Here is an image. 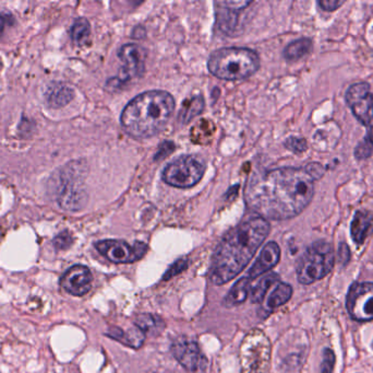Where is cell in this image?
I'll list each match as a JSON object with an SVG mask.
<instances>
[{
  "label": "cell",
  "mask_w": 373,
  "mask_h": 373,
  "mask_svg": "<svg viewBox=\"0 0 373 373\" xmlns=\"http://www.w3.org/2000/svg\"><path fill=\"white\" fill-rule=\"evenodd\" d=\"M315 180L305 168H278L255 173L246 188L250 208L264 219L286 220L307 208L315 195Z\"/></svg>",
  "instance_id": "1"
},
{
  "label": "cell",
  "mask_w": 373,
  "mask_h": 373,
  "mask_svg": "<svg viewBox=\"0 0 373 373\" xmlns=\"http://www.w3.org/2000/svg\"><path fill=\"white\" fill-rule=\"evenodd\" d=\"M270 224L262 217L242 221L219 244L213 255L209 278L216 286L226 284L241 273L270 234Z\"/></svg>",
  "instance_id": "2"
},
{
  "label": "cell",
  "mask_w": 373,
  "mask_h": 373,
  "mask_svg": "<svg viewBox=\"0 0 373 373\" xmlns=\"http://www.w3.org/2000/svg\"><path fill=\"white\" fill-rule=\"evenodd\" d=\"M175 109L172 94L161 90L143 92L121 113L122 130L134 139H147L164 130Z\"/></svg>",
  "instance_id": "3"
},
{
  "label": "cell",
  "mask_w": 373,
  "mask_h": 373,
  "mask_svg": "<svg viewBox=\"0 0 373 373\" xmlns=\"http://www.w3.org/2000/svg\"><path fill=\"white\" fill-rule=\"evenodd\" d=\"M207 67L211 74L223 80H242L253 76L260 67L259 55L246 47H225L209 57Z\"/></svg>",
  "instance_id": "4"
},
{
  "label": "cell",
  "mask_w": 373,
  "mask_h": 373,
  "mask_svg": "<svg viewBox=\"0 0 373 373\" xmlns=\"http://www.w3.org/2000/svg\"><path fill=\"white\" fill-rule=\"evenodd\" d=\"M335 264V253L333 245L319 240L305 250L297 263L298 282L303 284H311L319 282L330 274Z\"/></svg>",
  "instance_id": "5"
},
{
  "label": "cell",
  "mask_w": 373,
  "mask_h": 373,
  "mask_svg": "<svg viewBox=\"0 0 373 373\" xmlns=\"http://www.w3.org/2000/svg\"><path fill=\"white\" fill-rule=\"evenodd\" d=\"M86 170V165L82 161H74L66 165L59 174L57 197L63 209L77 211L86 206L88 201L84 188Z\"/></svg>",
  "instance_id": "6"
},
{
  "label": "cell",
  "mask_w": 373,
  "mask_h": 373,
  "mask_svg": "<svg viewBox=\"0 0 373 373\" xmlns=\"http://www.w3.org/2000/svg\"><path fill=\"white\" fill-rule=\"evenodd\" d=\"M270 343L261 330L246 336L240 349L244 373H265L270 363Z\"/></svg>",
  "instance_id": "7"
},
{
  "label": "cell",
  "mask_w": 373,
  "mask_h": 373,
  "mask_svg": "<svg viewBox=\"0 0 373 373\" xmlns=\"http://www.w3.org/2000/svg\"><path fill=\"white\" fill-rule=\"evenodd\" d=\"M205 172V165L193 155L182 157L169 163L163 171V181L168 185L189 188L199 183Z\"/></svg>",
  "instance_id": "8"
},
{
  "label": "cell",
  "mask_w": 373,
  "mask_h": 373,
  "mask_svg": "<svg viewBox=\"0 0 373 373\" xmlns=\"http://www.w3.org/2000/svg\"><path fill=\"white\" fill-rule=\"evenodd\" d=\"M346 103L354 116L366 127L367 139L373 146V93L366 82L351 84L345 93Z\"/></svg>",
  "instance_id": "9"
},
{
  "label": "cell",
  "mask_w": 373,
  "mask_h": 373,
  "mask_svg": "<svg viewBox=\"0 0 373 373\" xmlns=\"http://www.w3.org/2000/svg\"><path fill=\"white\" fill-rule=\"evenodd\" d=\"M346 309L349 317L357 322L373 320L372 282H354L348 289Z\"/></svg>",
  "instance_id": "10"
},
{
  "label": "cell",
  "mask_w": 373,
  "mask_h": 373,
  "mask_svg": "<svg viewBox=\"0 0 373 373\" xmlns=\"http://www.w3.org/2000/svg\"><path fill=\"white\" fill-rule=\"evenodd\" d=\"M95 248L103 257L116 264H129L139 261L148 252L147 244L140 241L130 245L118 240H103L96 242Z\"/></svg>",
  "instance_id": "11"
},
{
  "label": "cell",
  "mask_w": 373,
  "mask_h": 373,
  "mask_svg": "<svg viewBox=\"0 0 373 373\" xmlns=\"http://www.w3.org/2000/svg\"><path fill=\"white\" fill-rule=\"evenodd\" d=\"M118 56L122 61V67L119 71L117 82L125 84L143 75L144 63L147 56L143 47L136 44H126L119 50Z\"/></svg>",
  "instance_id": "12"
},
{
  "label": "cell",
  "mask_w": 373,
  "mask_h": 373,
  "mask_svg": "<svg viewBox=\"0 0 373 373\" xmlns=\"http://www.w3.org/2000/svg\"><path fill=\"white\" fill-rule=\"evenodd\" d=\"M170 351L178 363L190 372L205 370L207 359L202 355L199 345L193 340L180 337L170 346Z\"/></svg>",
  "instance_id": "13"
},
{
  "label": "cell",
  "mask_w": 373,
  "mask_h": 373,
  "mask_svg": "<svg viewBox=\"0 0 373 373\" xmlns=\"http://www.w3.org/2000/svg\"><path fill=\"white\" fill-rule=\"evenodd\" d=\"M92 280L93 276L88 267L84 265H74L63 275L61 284L70 295L81 297L91 290Z\"/></svg>",
  "instance_id": "14"
},
{
  "label": "cell",
  "mask_w": 373,
  "mask_h": 373,
  "mask_svg": "<svg viewBox=\"0 0 373 373\" xmlns=\"http://www.w3.org/2000/svg\"><path fill=\"white\" fill-rule=\"evenodd\" d=\"M251 1H216V20L221 30L232 34L237 29L239 13L251 5Z\"/></svg>",
  "instance_id": "15"
},
{
  "label": "cell",
  "mask_w": 373,
  "mask_h": 373,
  "mask_svg": "<svg viewBox=\"0 0 373 373\" xmlns=\"http://www.w3.org/2000/svg\"><path fill=\"white\" fill-rule=\"evenodd\" d=\"M280 259V249L276 242H269L263 248L260 255L257 257V261L253 267L249 269L248 276L250 280H255L261 275L270 272L273 267L278 264Z\"/></svg>",
  "instance_id": "16"
},
{
  "label": "cell",
  "mask_w": 373,
  "mask_h": 373,
  "mask_svg": "<svg viewBox=\"0 0 373 373\" xmlns=\"http://www.w3.org/2000/svg\"><path fill=\"white\" fill-rule=\"evenodd\" d=\"M373 232V213L357 211L351 224V236L357 245H363Z\"/></svg>",
  "instance_id": "17"
},
{
  "label": "cell",
  "mask_w": 373,
  "mask_h": 373,
  "mask_svg": "<svg viewBox=\"0 0 373 373\" xmlns=\"http://www.w3.org/2000/svg\"><path fill=\"white\" fill-rule=\"evenodd\" d=\"M292 296H293V287L289 284L278 282V284H275L274 289L272 290L270 296L267 297L264 305L261 307V317H267L275 309H278V307L287 303Z\"/></svg>",
  "instance_id": "18"
},
{
  "label": "cell",
  "mask_w": 373,
  "mask_h": 373,
  "mask_svg": "<svg viewBox=\"0 0 373 373\" xmlns=\"http://www.w3.org/2000/svg\"><path fill=\"white\" fill-rule=\"evenodd\" d=\"M255 282L250 287V300L253 303H262L267 291L274 284L280 282V276L276 273H267L255 278Z\"/></svg>",
  "instance_id": "19"
},
{
  "label": "cell",
  "mask_w": 373,
  "mask_h": 373,
  "mask_svg": "<svg viewBox=\"0 0 373 373\" xmlns=\"http://www.w3.org/2000/svg\"><path fill=\"white\" fill-rule=\"evenodd\" d=\"M107 335L113 340H118L119 343L132 348H140L145 340V334L141 330L134 326V328L124 332L119 328H111Z\"/></svg>",
  "instance_id": "20"
},
{
  "label": "cell",
  "mask_w": 373,
  "mask_h": 373,
  "mask_svg": "<svg viewBox=\"0 0 373 373\" xmlns=\"http://www.w3.org/2000/svg\"><path fill=\"white\" fill-rule=\"evenodd\" d=\"M251 284H253V280H250L249 277L247 276L242 277L241 280H238L232 286V289L228 292V295L225 297V307H236V305H239L245 303L248 295H249Z\"/></svg>",
  "instance_id": "21"
},
{
  "label": "cell",
  "mask_w": 373,
  "mask_h": 373,
  "mask_svg": "<svg viewBox=\"0 0 373 373\" xmlns=\"http://www.w3.org/2000/svg\"><path fill=\"white\" fill-rule=\"evenodd\" d=\"M74 92L70 86L63 84H55L48 89V105L55 109L66 107L74 99Z\"/></svg>",
  "instance_id": "22"
},
{
  "label": "cell",
  "mask_w": 373,
  "mask_h": 373,
  "mask_svg": "<svg viewBox=\"0 0 373 373\" xmlns=\"http://www.w3.org/2000/svg\"><path fill=\"white\" fill-rule=\"evenodd\" d=\"M313 43L310 38H298L296 41L292 42L286 46L284 50V59L286 61H295L303 59L305 55L312 51Z\"/></svg>",
  "instance_id": "23"
},
{
  "label": "cell",
  "mask_w": 373,
  "mask_h": 373,
  "mask_svg": "<svg viewBox=\"0 0 373 373\" xmlns=\"http://www.w3.org/2000/svg\"><path fill=\"white\" fill-rule=\"evenodd\" d=\"M205 109V100L201 96L199 97H193L192 99L186 100L182 105L180 109V115H178V121L182 124H186L197 116L201 114L202 111Z\"/></svg>",
  "instance_id": "24"
},
{
  "label": "cell",
  "mask_w": 373,
  "mask_h": 373,
  "mask_svg": "<svg viewBox=\"0 0 373 373\" xmlns=\"http://www.w3.org/2000/svg\"><path fill=\"white\" fill-rule=\"evenodd\" d=\"M134 325L136 328L141 330L142 332L147 334H157L164 328V322L157 315L150 314V313H143L136 317L134 320Z\"/></svg>",
  "instance_id": "25"
},
{
  "label": "cell",
  "mask_w": 373,
  "mask_h": 373,
  "mask_svg": "<svg viewBox=\"0 0 373 373\" xmlns=\"http://www.w3.org/2000/svg\"><path fill=\"white\" fill-rule=\"evenodd\" d=\"M91 33V26L86 18L77 19L71 28V38L77 45H84Z\"/></svg>",
  "instance_id": "26"
},
{
  "label": "cell",
  "mask_w": 373,
  "mask_h": 373,
  "mask_svg": "<svg viewBox=\"0 0 373 373\" xmlns=\"http://www.w3.org/2000/svg\"><path fill=\"white\" fill-rule=\"evenodd\" d=\"M322 356L320 373H333L336 363L335 353L331 348H324Z\"/></svg>",
  "instance_id": "27"
},
{
  "label": "cell",
  "mask_w": 373,
  "mask_h": 373,
  "mask_svg": "<svg viewBox=\"0 0 373 373\" xmlns=\"http://www.w3.org/2000/svg\"><path fill=\"white\" fill-rule=\"evenodd\" d=\"M372 147L373 146L371 145V142H369L367 138H365V139H363V142H359L358 146L356 147L355 153H354L356 159H358V160L368 159V158L371 157V155H372Z\"/></svg>",
  "instance_id": "28"
},
{
  "label": "cell",
  "mask_w": 373,
  "mask_h": 373,
  "mask_svg": "<svg viewBox=\"0 0 373 373\" xmlns=\"http://www.w3.org/2000/svg\"><path fill=\"white\" fill-rule=\"evenodd\" d=\"M186 267H188V259H178V261H175L172 266H169V268L167 269V272L165 273L164 277H163V280H168L173 277L180 275V273L186 271Z\"/></svg>",
  "instance_id": "29"
},
{
  "label": "cell",
  "mask_w": 373,
  "mask_h": 373,
  "mask_svg": "<svg viewBox=\"0 0 373 373\" xmlns=\"http://www.w3.org/2000/svg\"><path fill=\"white\" fill-rule=\"evenodd\" d=\"M285 147L293 153H301L307 150V140L303 138L289 137L286 139Z\"/></svg>",
  "instance_id": "30"
},
{
  "label": "cell",
  "mask_w": 373,
  "mask_h": 373,
  "mask_svg": "<svg viewBox=\"0 0 373 373\" xmlns=\"http://www.w3.org/2000/svg\"><path fill=\"white\" fill-rule=\"evenodd\" d=\"M74 242V238L71 236L70 232L63 231L59 234L54 239V247L57 250H67L71 247V244Z\"/></svg>",
  "instance_id": "31"
},
{
  "label": "cell",
  "mask_w": 373,
  "mask_h": 373,
  "mask_svg": "<svg viewBox=\"0 0 373 373\" xmlns=\"http://www.w3.org/2000/svg\"><path fill=\"white\" fill-rule=\"evenodd\" d=\"M344 3H345L344 0H340H340H320V1H318L319 7L322 10L328 11V13L338 10V8L342 7Z\"/></svg>",
  "instance_id": "32"
},
{
  "label": "cell",
  "mask_w": 373,
  "mask_h": 373,
  "mask_svg": "<svg viewBox=\"0 0 373 373\" xmlns=\"http://www.w3.org/2000/svg\"><path fill=\"white\" fill-rule=\"evenodd\" d=\"M305 168L315 181L320 180L323 174H324V168H323L322 165H320V163H310V165H308Z\"/></svg>",
  "instance_id": "33"
},
{
  "label": "cell",
  "mask_w": 373,
  "mask_h": 373,
  "mask_svg": "<svg viewBox=\"0 0 373 373\" xmlns=\"http://www.w3.org/2000/svg\"><path fill=\"white\" fill-rule=\"evenodd\" d=\"M175 145L172 142H164L159 146V151H157V155H155V160H159V159H164L166 155H168L169 153H172L174 151Z\"/></svg>",
  "instance_id": "34"
},
{
  "label": "cell",
  "mask_w": 373,
  "mask_h": 373,
  "mask_svg": "<svg viewBox=\"0 0 373 373\" xmlns=\"http://www.w3.org/2000/svg\"><path fill=\"white\" fill-rule=\"evenodd\" d=\"M338 257H340V263L343 265L347 264L349 259H351V250H349L345 242L340 244V248H338Z\"/></svg>",
  "instance_id": "35"
},
{
  "label": "cell",
  "mask_w": 373,
  "mask_h": 373,
  "mask_svg": "<svg viewBox=\"0 0 373 373\" xmlns=\"http://www.w3.org/2000/svg\"><path fill=\"white\" fill-rule=\"evenodd\" d=\"M3 26H5V20L3 15H0V34L3 33Z\"/></svg>",
  "instance_id": "36"
}]
</instances>
